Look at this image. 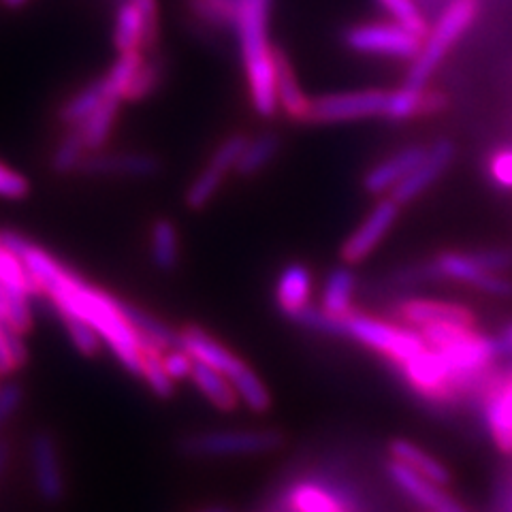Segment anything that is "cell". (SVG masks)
Here are the masks:
<instances>
[{"instance_id":"obj_13","label":"cell","mask_w":512,"mask_h":512,"mask_svg":"<svg viewBox=\"0 0 512 512\" xmlns=\"http://www.w3.org/2000/svg\"><path fill=\"white\" fill-rule=\"evenodd\" d=\"M399 203L395 199H384L380 201L374 210L367 214L361 227L352 233L346 244L342 246V259L348 265H357L365 261L372 250L382 242V237L391 231V227L397 220Z\"/></svg>"},{"instance_id":"obj_20","label":"cell","mask_w":512,"mask_h":512,"mask_svg":"<svg viewBox=\"0 0 512 512\" xmlns=\"http://www.w3.org/2000/svg\"><path fill=\"white\" fill-rule=\"evenodd\" d=\"M276 94L278 105L284 109L288 118L295 122H308L312 101L303 94L291 58L280 47H276Z\"/></svg>"},{"instance_id":"obj_31","label":"cell","mask_w":512,"mask_h":512,"mask_svg":"<svg viewBox=\"0 0 512 512\" xmlns=\"http://www.w3.org/2000/svg\"><path fill=\"white\" fill-rule=\"evenodd\" d=\"M288 512H346L342 502L312 483H299L284 493Z\"/></svg>"},{"instance_id":"obj_46","label":"cell","mask_w":512,"mask_h":512,"mask_svg":"<svg viewBox=\"0 0 512 512\" xmlns=\"http://www.w3.org/2000/svg\"><path fill=\"white\" fill-rule=\"evenodd\" d=\"M474 286L478 291H483L487 295H495V297H512V280L498 276L495 271H487V274L480 276Z\"/></svg>"},{"instance_id":"obj_43","label":"cell","mask_w":512,"mask_h":512,"mask_svg":"<svg viewBox=\"0 0 512 512\" xmlns=\"http://www.w3.org/2000/svg\"><path fill=\"white\" fill-rule=\"evenodd\" d=\"M30 192V182L20 171L11 169L9 165L0 163V197L3 199H24Z\"/></svg>"},{"instance_id":"obj_15","label":"cell","mask_w":512,"mask_h":512,"mask_svg":"<svg viewBox=\"0 0 512 512\" xmlns=\"http://www.w3.org/2000/svg\"><path fill=\"white\" fill-rule=\"evenodd\" d=\"M402 370L412 387L429 397H446L451 391L455 376L451 367L446 365L436 348H425L414 359L402 365Z\"/></svg>"},{"instance_id":"obj_36","label":"cell","mask_w":512,"mask_h":512,"mask_svg":"<svg viewBox=\"0 0 512 512\" xmlns=\"http://www.w3.org/2000/svg\"><path fill=\"white\" fill-rule=\"evenodd\" d=\"M429 271L431 274H438L440 278H451V280L468 282V284H474L480 276L487 274V271L476 261L474 252L472 254H459V252L440 254L438 259L429 265Z\"/></svg>"},{"instance_id":"obj_14","label":"cell","mask_w":512,"mask_h":512,"mask_svg":"<svg viewBox=\"0 0 512 512\" xmlns=\"http://www.w3.org/2000/svg\"><path fill=\"white\" fill-rule=\"evenodd\" d=\"M455 158V146L451 141L440 139L429 148V154L425 156L423 163L416 167L404 182H399L393 190L391 199H395L399 205L410 203L416 197H421L423 192L434 184L440 175L448 169Z\"/></svg>"},{"instance_id":"obj_37","label":"cell","mask_w":512,"mask_h":512,"mask_svg":"<svg viewBox=\"0 0 512 512\" xmlns=\"http://www.w3.org/2000/svg\"><path fill=\"white\" fill-rule=\"evenodd\" d=\"M0 284L11 291H24L28 295H39L41 288L30 276L24 261L13 250H9L0 239Z\"/></svg>"},{"instance_id":"obj_16","label":"cell","mask_w":512,"mask_h":512,"mask_svg":"<svg viewBox=\"0 0 512 512\" xmlns=\"http://www.w3.org/2000/svg\"><path fill=\"white\" fill-rule=\"evenodd\" d=\"M389 476L393 478V483L406 491L414 502H419L423 508L431 510V512H468L463 506H459L451 495H446L442 491V485L431 483V480L414 474L412 470H408L406 466L397 461H389L387 466Z\"/></svg>"},{"instance_id":"obj_27","label":"cell","mask_w":512,"mask_h":512,"mask_svg":"<svg viewBox=\"0 0 512 512\" xmlns=\"http://www.w3.org/2000/svg\"><path fill=\"white\" fill-rule=\"evenodd\" d=\"M120 99H114V96H107V99L99 105V109L94 111L92 116H88L82 124L75 126L79 135L84 139V146L88 152L103 150L107 143L111 131H114L118 114H120Z\"/></svg>"},{"instance_id":"obj_2","label":"cell","mask_w":512,"mask_h":512,"mask_svg":"<svg viewBox=\"0 0 512 512\" xmlns=\"http://www.w3.org/2000/svg\"><path fill=\"white\" fill-rule=\"evenodd\" d=\"M274 0H239L235 35L242 52L248 96L256 114H276V47L269 43V15Z\"/></svg>"},{"instance_id":"obj_21","label":"cell","mask_w":512,"mask_h":512,"mask_svg":"<svg viewBox=\"0 0 512 512\" xmlns=\"http://www.w3.org/2000/svg\"><path fill=\"white\" fill-rule=\"evenodd\" d=\"M312 293V274L306 265L291 263L282 269L278 286H276V301L282 314L295 318L310 306Z\"/></svg>"},{"instance_id":"obj_23","label":"cell","mask_w":512,"mask_h":512,"mask_svg":"<svg viewBox=\"0 0 512 512\" xmlns=\"http://www.w3.org/2000/svg\"><path fill=\"white\" fill-rule=\"evenodd\" d=\"M487 423L491 436L504 453H512V376L508 374L487 402Z\"/></svg>"},{"instance_id":"obj_45","label":"cell","mask_w":512,"mask_h":512,"mask_svg":"<svg viewBox=\"0 0 512 512\" xmlns=\"http://www.w3.org/2000/svg\"><path fill=\"white\" fill-rule=\"evenodd\" d=\"M24 399V389L20 382H5L0 384V427H3L11 416L18 412Z\"/></svg>"},{"instance_id":"obj_24","label":"cell","mask_w":512,"mask_h":512,"mask_svg":"<svg viewBox=\"0 0 512 512\" xmlns=\"http://www.w3.org/2000/svg\"><path fill=\"white\" fill-rule=\"evenodd\" d=\"M389 453L393 461L402 463V466H406L414 474L431 480V483L446 485L448 480H451V472H448L436 457H431L429 453L423 451V448H419L410 440H402V438L393 440L389 444Z\"/></svg>"},{"instance_id":"obj_1","label":"cell","mask_w":512,"mask_h":512,"mask_svg":"<svg viewBox=\"0 0 512 512\" xmlns=\"http://www.w3.org/2000/svg\"><path fill=\"white\" fill-rule=\"evenodd\" d=\"M3 244L24 261L30 276L39 284L41 293L52 299L60 316H75L92 325L103 342L114 350V355L128 372L141 376V338L120 310V301L105 291L90 286L86 280L56 261L52 254L35 246L22 233L3 229Z\"/></svg>"},{"instance_id":"obj_22","label":"cell","mask_w":512,"mask_h":512,"mask_svg":"<svg viewBox=\"0 0 512 512\" xmlns=\"http://www.w3.org/2000/svg\"><path fill=\"white\" fill-rule=\"evenodd\" d=\"M184 5L201 32H235L239 0H184Z\"/></svg>"},{"instance_id":"obj_34","label":"cell","mask_w":512,"mask_h":512,"mask_svg":"<svg viewBox=\"0 0 512 512\" xmlns=\"http://www.w3.org/2000/svg\"><path fill=\"white\" fill-rule=\"evenodd\" d=\"M163 355H165L163 348L152 342L141 340V365H143L141 378H146L152 393L158 399H171L175 387H173L171 376L165 370Z\"/></svg>"},{"instance_id":"obj_30","label":"cell","mask_w":512,"mask_h":512,"mask_svg":"<svg viewBox=\"0 0 512 512\" xmlns=\"http://www.w3.org/2000/svg\"><path fill=\"white\" fill-rule=\"evenodd\" d=\"M152 263L160 271H173L180 263V233L169 218L154 220L150 229Z\"/></svg>"},{"instance_id":"obj_10","label":"cell","mask_w":512,"mask_h":512,"mask_svg":"<svg viewBox=\"0 0 512 512\" xmlns=\"http://www.w3.org/2000/svg\"><path fill=\"white\" fill-rule=\"evenodd\" d=\"M30 461L39 500L47 506H58L67 498L62 463L52 431L39 429L30 438Z\"/></svg>"},{"instance_id":"obj_51","label":"cell","mask_w":512,"mask_h":512,"mask_svg":"<svg viewBox=\"0 0 512 512\" xmlns=\"http://www.w3.org/2000/svg\"><path fill=\"white\" fill-rule=\"evenodd\" d=\"M199 512H233V510L227 508V506H212V508H205V510H199Z\"/></svg>"},{"instance_id":"obj_7","label":"cell","mask_w":512,"mask_h":512,"mask_svg":"<svg viewBox=\"0 0 512 512\" xmlns=\"http://www.w3.org/2000/svg\"><path fill=\"white\" fill-rule=\"evenodd\" d=\"M344 43L359 54L397 60H414L423 50V39L402 24H355L344 32Z\"/></svg>"},{"instance_id":"obj_42","label":"cell","mask_w":512,"mask_h":512,"mask_svg":"<svg viewBox=\"0 0 512 512\" xmlns=\"http://www.w3.org/2000/svg\"><path fill=\"white\" fill-rule=\"evenodd\" d=\"M485 169H487L489 182L495 188L512 192V146L510 143H504V146H498L489 152Z\"/></svg>"},{"instance_id":"obj_4","label":"cell","mask_w":512,"mask_h":512,"mask_svg":"<svg viewBox=\"0 0 512 512\" xmlns=\"http://www.w3.org/2000/svg\"><path fill=\"white\" fill-rule=\"evenodd\" d=\"M480 7H483L480 0H448L434 30H429V41L414 58L404 86L425 88L427 79L434 75L451 47L472 28L480 15Z\"/></svg>"},{"instance_id":"obj_28","label":"cell","mask_w":512,"mask_h":512,"mask_svg":"<svg viewBox=\"0 0 512 512\" xmlns=\"http://www.w3.org/2000/svg\"><path fill=\"white\" fill-rule=\"evenodd\" d=\"M105 82L101 79H94V82L79 88L75 94H71L67 101L58 107V120L67 126H79L88 116H92L99 105L107 99Z\"/></svg>"},{"instance_id":"obj_29","label":"cell","mask_w":512,"mask_h":512,"mask_svg":"<svg viewBox=\"0 0 512 512\" xmlns=\"http://www.w3.org/2000/svg\"><path fill=\"white\" fill-rule=\"evenodd\" d=\"M143 35H146V22L135 0L118 5L114 22V45L118 54L131 50L143 52Z\"/></svg>"},{"instance_id":"obj_18","label":"cell","mask_w":512,"mask_h":512,"mask_svg":"<svg viewBox=\"0 0 512 512\" xmlns=\"http://www.w3.org/2000/svg\"><path fill=\"white\" fill-rule=\"evenodd\" d=\"M446 107V96L436 90L404 86L397 92H389V103L384 109V118L391 122H406L414 118H425L440 114Z\"/></svg>"},{"instance_id":"obj_3","label":"cell","mask_w":512,"mask_h":512,"mask_svg":"<svg viewBox=\"0 0 512 512\" xmlns=\"http://www.w3.org/2000/svg\"><path fill=\"white\" fill-rule=\"evenodd\" d=\"M180 335L182 348L190 352L192 359L214 367V370H218L233 382L239 402H244L252 412L269 410L271 395L263 380L242 359L235 357L229 348H224L210 333H205L197 325H188Z\"/></svg>"},{"instance_id":"obj_8","label":"cell","mask_w":512,"mask_h":512,"mask_svg":"<svg viewBox=\"0 0 512 512\" xmlns=\"http://www.w3.org/2000/svg\"><path fill=\"white\" fill-rule=\"evenodd\" d=\"M389 103V92L384 90H359L318 96L310 103L308 122L333 124L384 116Z\"/></svg>"},{"instance_id":"obj_35","label":"cell","mask_w":512,"mask_h":512,"mask_svg":"<svg viewBox=\"0 0 512 512\" xmlns=\"http://www.w3.org/2000/svg\"><path fill=\"white\" fill-rule=\"evenodd\" d=\"M163 77H165V60L163 56L156 52L146 54L143 58L141 67L137 69L135 77L131 86H128L126 94H124V101L128 103H139L143 99H148L150 94H154L158 90V86L163 84Z\"/></svg>"},{"instance_id":"obj_5","label":"cell","mask_w":512,"mask_h":512,"mask_svg":"<svg viewBox=\"0 0 512 512\" xmlns=\"http://www.w3.org/2000/svg\"><path fill=\"white\" fill-rule=\"evenodd\" d=\"M284 436L276 429H242V431H205L190 434L178 442L184 457H235L263 455L278 451Z\"/></svg>"},{"instance_id":"obj_44","label":"cell","mask_w":512,"mask_h":512,"mask_svg":"<svg viewBox=\"0 0 512 512\" xmlns=\"http://www.w3.org/2000/svg\"><path fill=\"white\" fill-rule=\"evenodd\" d=\"M165 370L171 376V380H186L192 374V367H195V359L188 350L184 348H169L163 355Z\"/></svg>"},{"instance_id":"obj_26","label":"cell","mask_w":512,"mask_h":512,"mask_svg":"<svg viewBox=\"0 0 512 512\" xmlns=\"http://www.w3.org/2000/svg\"><path fill=\"white\" fill-rule=\"evenodd\" d=\"M120 310L128 323H131V327L139 333L141 340L152 342L163 350L182 348V335L178 331H173L169 325H165L163 320H158L156 316L143 312L141 308H135L126 301H120Z\"/></svg>"},{"instance_id":"obj_38","label":"cell","mask_w":512,"mask_h":512,"mask_svg":"<svg viewBox=\"0 0 512 512\" xmlns=\"http://www.w3.org/2000/svg\"><path fill=\"white\" fill-rule=\"evenodd\" d=\"M143 58H146V54H143L141 50H131V52H122L118 56V60L111 64V69L107 71V75L103 77L105 82V90L109 96H114V99H120L124 101V94L128 90V86H131L133 77L137 73V69L141 67Z\"/></svg>"},{"instance_id":"obj_32","label":"cell","mask_w":512,"mask_h":512,"mask_svg":"<svg viewBox=\"0 0 512 512\" xmlns=\"http://www.w3.org/2000/svg\"><path fill=\"white\" fill-rule=\"evenodd\" d=\"M280 150V139L274 133H263L259 137H254L252 141L248 139L246 148L237 160L235 173L242 175V178H252V175L261 173L271 160L276 158Z\"/></svg>"},{"instance_id":"obj_49","label":"cell","mask_w":512,"mask_h":512,"mask_svg":"<svg viewBox=\"0 0 512 512\" xmlns=\"http://www.w3.org/2000/svg\"><path fill=\"white\" fill-rule=\"evenodd\" d=\"M500 346H502V350H506V352H512V325L504 331V335H502V340H500Z\"/></svg>"},{"instance_id":"obj_39","label":"cell","mask_w":512,"mask_h":512,"mask_svg":"<svg viewBox=\"0 0 512 512\" xmlns=\"http://www.w3.org/2000/svg\"><path fill=\"white\" fill-rule=\"evenodd\" d=\"M88 154H90V152H88V148L84 146L82 135H79V131H77L75 126H71V131L64 133V137L56 143L50 165H52L54 173L67 175V173L79 171V167H82L84 158H86Z\"/></svg>"},{"instance_id":"obj_11","label":"cell","mask_w":512,"mask_h":512,"mask_svg":"<svg viewBox=\"0 0 512 512\" xmlns=\"http://www.w3.org/2000/svg\"><path fill=\"white\" fill-rule=\"evenodd\" d=\"M446 365L451 367L455 380L461 376H474L483 372L485 367L495 359L502 350L500 342H495L485 335L476 333L474 329L459 331L451 342H446L442 348H436Z\"/></svg>"},{"instance_id":"obj_53","label":"cell","mask_w":512,"mask_h":512,"mask_svg":"<svg viewBox=\"0 0 512 512\" xmlns=\"http://www.w3.org/2000/svg\"><path fill=\"white\" fill-rule=\"evenodd\" d=\"M114 3H116V5H122V3H126V0H114Z\"/></svg>"},{"instance_id":"obj_12","label":"cell","mask_w":512,"mask_h":512,"mask_svg":"<svg viewBox=\"0 0 512 512\" xmlns=\"http://www.w3.org/2000/svg\"><path fill=\"white\" fill-rule=\"evenodd\" d=\"M163 165L154 154L146 152H90L79 173L88 178H154Z\"/></svg>"},{"instance_id":"obj_33","label":"cell","mask_w":512,"mask_h":512,"mask_svg":"<svg viewBox=\"0 0 512 512\" xmlns=\"http://www.w3.org/2000/svg\"><path fill=\"white\" fill-rule=\"evenodd\" d=\"M352 293H355V276L348 269H333L325 284L323 310L329 316L344 318L352 314Z\"/></svg>"},{"instance_id":"obj_9","label":"cell","mask_w":512,"mask_h":512,"mask_svg":"<svg viewBox=\"0 0 512 512\" xmlns=\"http://www.w3.org/2000/svg\"><path fill=\"white\" fill-rule=\"evenodd\" d=\"M246 143L248 137L242 133H235L218 143V148L212 152L207 165L201 169V173L192 180V184L186 190V205L190 210H203V207L218 195L222 182L227 180V175L231 171H235L237 160L242 156Z\"/></svg>"},{"instance_id":"obj_40","label":"cell","mask_w":512,"mask_h":512,"mask_svg":"<svg viewBox=\"0 0 512 512\" xmlns=\"http://www.w3.org/2000/svg\"><path fill=\"white\" fill-rule=\"evenodd\" d=\"M378 3L393 15L397 24L412 30L416 37L425 39L429 35V24L425 20L421 7L416 5L414 0H378Z\"/></svg>"},{"instance_id":"obj_25","label":"cell","mask_w":512,"mask_h":512,"mask_svg":"<svg viewBox=\"0 0 512 512\" xmlns=\"http://www.w3.org/2000/svg\"><path fill=\"white\" fill-rule=\"evenodd\" d=\"M190 380L197 384V389L210 399V402L222 410V412H233L239 404V395L233 387V382L220 374L214 367L205 365L201 361H195V367H192Z\"/></svg>"},{"instance_id":"obj_52","label":"cell","mask_w":512,"mask_h":512,"mask_svg":"<svg viewBox=\"0 0 512 512\" xmlns=\"http://www.w3.org/2000/svg\"><path fill=\"white\" fill-rule=\"evenodd\" d=\"M24 3H26V0H5V5H7V7H13V9H15V7H22Z\"/></svg>"},{"instance_id":"obj_41","label":"cell","mask_w":512,"mask_h":512,"mask_svg":"<svg viewBox=\"0 0 512 512\" xmlns=\"http://www.w3.org/2000/svg\"><path fill=\"white\" fill-rule=\"evenodd\" d=\"M64 327H67L73 346L82 352L84 357H96L103 348V338L99 335L92 325H88L86 320L75 318V316H60Z\"/></svg>"},{"instance_id":"obj_17","label":"cell","mask_w":512,"mask_h":512,"mask_svg":"<svg viewBox=\"0 0 512 512\" xmlns=\"http://www.w3.org/2000/svg\"><path fill=\"white\" fill-rule=\"evenodd\" d=\"M399 314L412 327H436V325H455V327H474V314L455 303L431 301V299H412L406 301Z\"/></svg>"},{"instance_id":"obj_6","label":"cell","mask_w":512,"mask_h":512,"mask_svg":"<svg viewBox=\"0 0 512 512\" xmlns=\"http://www.w3.org/2000/svg\"><path fill=\"white\" fill-rule=\"evenodd\" d=\"M342 325L344 333L350 335V338H355L357 342L376 352H382V355H387L399 365L408 363L427 348L421 333L404 327H393L365 314L352 312L342 318Z\"/></svg>"},{"instance_id":"obj_50","label":"cell","mask_w":512,"mask_h":512,"mask_svg":"<svg viewBox=\"0 0 512 512\" xmlns=\"http://www.w3.org/2000/svg\"><path fill=\"white\" fill-rule=\"evenodd\" d=\"M263 512H288V506H286V500H284V495L280 500H276L274 504H271L269 508H265Z\"/></svg>"},{"instance_id":"obj_19","label":"cell","mask_w":512,"mask_h":512,"mask_svg":"<svg viewBox=\"0 0 512 512\" xmlns=\"http://www.w3.org/2000/svg\"><path fill=\"white\" fill-rule=\"evenodd\" d=\"M427 154L429 150L423 146H410L402 152L393 154L391 158L382 160V163H378L374 169H370V173L365 175L363 180L365 190L372 192V195H380V192L389 190L391 186L404 182L408 175L423 163Z\"/></svg>"},{"instance_id":"obj_47","label":"cell","mask_w":512,"mask_h":512,"mask_svg":"<svg viewBox=\"0 0 512 512\" xmlns=\"http://www.w3.org/2000/svg\"><path fill=\"white\" fill-rule=\"evenodd\" d=\"M18 372L15 367V361L9 352V344H7V333H5V320L0 318V376H11Z\"/></svg>"},{"instance_id":"obj_48","label":"cell","mask_w":512,"mask_h":512,"mask_svg":"<svg viewBox=\"0 0 512 512\" xmlns=\"http://www.w3.org/2000/svg\"><path fill=\"white\" fill-rule=\"evenodd\" d=\"M9 459H11V444H9V440L0 438V478H3V474L9 466Z\"/></svg>"}]
</instances>
